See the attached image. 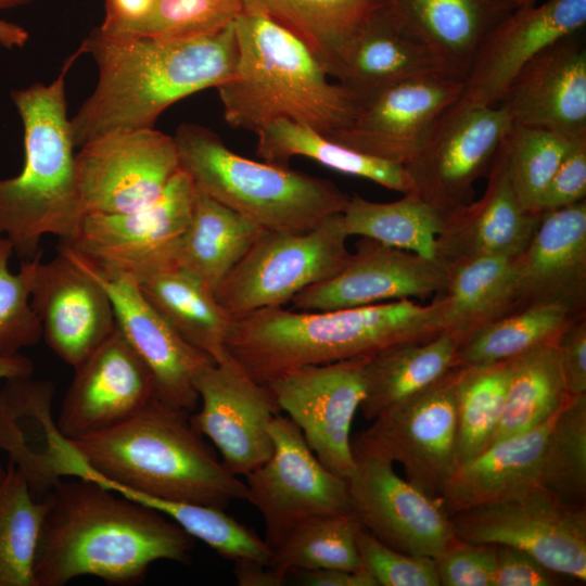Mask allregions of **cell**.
Masks as SVG:
<instances>
[{
  "label": "cell",
  "mask_w": 586,
  "mask_h": 586,
  "mask_svg": "<svg viewBox=\"0 0 586 586\" xmlns=\"http://www.w3.org/2000/svg\"><path fill=\"white\" fill-rule=\"evenodd\" d=\"M43 498L35 586H63L86 575L133 585L152 563H187L193 550L194 538L171 519L93 480H62Z\"/></svg>",
  "instance_id": "obj_1"
},
{
  "label": "cell",
  "mask_w": 586,
  "mask_h": 586,
  "mask_svg": "<svg viewBox=\"0 0 586 586\" xmlns=\"http://www.w3.org/2000/svg\"><path fill=\"white\" fill-rule=\"evenodd\" d=\"M80 47L98 81L71 118L75 148L113 131L153 128L175 102L232 78L238 61L234 23L179 39L109 37L94 28Z\"/></svg>",
  "instance_id": "obj_2"
},
{
  "label": "cell",
  "mask_w": 586,
  "mask_h": 586,
  "mask_svg": "<svg viewBox=\"0 0 586 586\" xmlns=\"http://www.w3.org/2000/svg\"><path fill=\"white\" fill-rule=\"evenodd\" d=\"M445 302L397 300L327 311L264 308L237 319L228 353L258 383L291 370L369 357L403 342H422L444 332Z\"/></svg>",
  "instance_id": "obj_3"
},
{
  "label": "cell",
  "mask_w": 586,
  "mask_h": 586,
  "mask_svg": "<svg viewBox=\"0 0 586 586\" xmlns=\"http://www.w3.org/2000/svg\"><path fill=\"white\" fill-rule=\"evenodd\" d=\"M72 441L92 470L90 480L114 492L224 509L246 500L245 482L218 459L190 412L156 396L124 423Z\"/></svg>",
  "instance_id": "obj_4"
},
{
  "label": "cell",
  "mask_w": 586,
  "mask_h": 586,
  "mask_svg": "<svg viewBox=\"0 0 586 586\" xmlns=\"http://www.w3.org/2000/svg\"><path fill=\"white\" fill-rule=\"evenodd\" d=\"M238 61L232 78L217 88L232 128L257 132L277 119L324 136L347 127L361 101L328 74L296 36L272 20L244 11L234 22Z\"/></svg>",
  "instance_id": "obj_5"
},
{
  "label": "cell",
  "mask_w": 586,
  "mask_h": 586,
  "mask_svg": "<svg viewBox=\"0 0 586 586\" xmlns=\"http://www.w3.org/2000/svg\"><path fill=\"white\" fill-rule=\"evenodd\" d=\"M81 47L49 85L13 90L12 101L24 129V165L0 179V233L23 260L39 251L43 235L71 242L86 215L76 178L75 144L67 114L66 75Z\"/></svg>",
  "instance_id": "obj_6"
},
{
  "label": "cell",
  "mask_w": 586,
  "mask_h": 586,
  "mask_svg": "<svg viewBox=\"0 0 586 586\" xmlns=\"http://www.w3.org/2000/svg\"><path fill=\"white\" fill-rule=\"evenodd\" d=\"M174 139L194 186L264 230L310 231L349 200L328 179L237 154L205 126L181 124Z\"/></svg>",
  "instance_id": "obj_7"
},
{
  "label": "cell",
  "mask_w": 586,
  "mask_h": 586,
  "mask_svg": "<svg viewBox=\"0 0 586 586\" xmlns=\"http://www.w3.org/2000/svg\"><path fill=\"white\" fill-rule=\"evenodd\" d=\"M342 213L301 232L263 230L215 290L218 302L239 319L283 307L307 286L341 270L351 252Z\"/></svg>",
  "instance_id": "obj_8"
},
{
  "label": "cell",
  "mask_w": 586,
  "mask_h": 586,
  "mask_svg": "<svg viewBox=\"0 0 586 586\" xmlns=\"http://www.w3.org/2000/svg\"><path fill=\"white\" fill-rule=\"evenodd\" d=\"M456 539L521 549L550 571L586 581V504L533 488L449 515Z\"/></svg>",
  "instance_id": "obj_9"
},
{
  "label": "cell",
  "mask_w": 586,
  "mask_h": 586,
  "mask_svg": "<svg viewBox=\"0 0 586 586\" xmlns=\"http://www.w3.org/2000/svg\"><path fill=\"white\" fill-rule=\"evenodd\" d=\"M458 367L377 416L352 442L353 455L403 466L412 485L440 501L458 468L456 383Z\"/></svg>",
  "instance_id": "obj_10"
},
{
  "label": "cell",
  "mask_w": 586,
  "mask_h": 586,
  "mask_svg": "<svg viewBox=\"0 0 586 586\" xmlns=\"http://www.w3.org/2000/svg\"><path fill=\"white\" fill-rule=\"evenodd\" d=\"M196 188L179 170L152 203L125 213H87L77 235L67 243L105 275H128L136 281L174 266L187 229Z\"/></svg>",
  "instance_id": "obj_11"
},
{
  "label": "cell",
  "mask_w": 586,
  "mask_h": 586,
  "mask_svg": "<svg viewBox=\"0 0 586 586\" xmlns=\"http://www.w3.org/2000/svg\"><path fill=\"white\" fill-rule=\"evenodd\" d=\"M273 450L246 474V500L260 513L265 542L272 550L300 523L352 512L347 480L327 469L300 428L278 413L269 425Z\"/></svg>",
  "instance_id": "obj_12"
},
{
  "label": "cell",
  "mask_w": 586,
  "mask_h": 586,
  "mask_svg": "<svg viewBox=\"0 0 586 586\" xmlns=\"http://www.w3.org/2000/svg\"><path fill=\"white\" fill-rule=\"evenodd\" d=\"M510 125L498 104L454 103L438 117L419 153L404 166L412 192L444 216L471 202L475 181L488 175Z\"/></svg>",
  "instance_id": "obj_13"
},
{
  "label": "cell",
  "mask_w": 586,
  "mask_h": 586,
  "mask_svg": "<svg viewBox=\"0 0 586 586\" xmlns=\"http://www.w3.org/2000/svg\"><path fill=\"white\" fill-rule=\"evenodd\" d=\"M77 184L87 213H125L154 202L180 170L174 136L153 128L95 138L75 155Z\"/></svg>",
  "instance_id": "obj_14"
},
{
  "label": "cell",
  "mask_w": 586,
  "mask_h": 586,
  "mask_svg": "<svg viewBox=\"0 0 586 586\" xmlns=\"http://www.w3.org/2000/svg\"><path fill=\"white\" fill-rule=\"evenodd\" d=\"M366 359L305 366L266 384L318 460L346 480L355 468L351 426L365 396Z\"/></svg>",
  "instance_id": "obj_15"
},
{
  "label": "cell",
  "mask_w": 586,
  "mask_h": 586,
  "mask_svg": "<svg viewBox=\"0 0 586 586\" xmlns=\"http://www.w3.org/2000/svg\"><path fill=\"white\" fill-rule=\"evenodd\" d=\"M195 387L201 408L190 421L214 444L227 469L245 476L262 466L273 450L270 422L281 413L267 385L229 354L202 369Z\"/></svg>",
  "instance_id": "obj_16"
},
{
  "label": "cell",
  "mask_w": 586,
  "mask_h": 586,
  "mask_svg": "<svg viewBox=\"0 0 586 586\" xmlns=\"http://www.w3.org/2000/svg\"><path fill=\"white\" fill-rule=\"evenodd\" d=\"M30 305L42 339L66 365L82 362L116 329L111 298L65 242L47 263L30 259Z\"/></svg>",
  "instance_id": "obj_17"
},
{
  "label": "cell",
  "mask_w": 586,
  "mask_h": 586,
  "mask_svg": "<svg viewBox=\"0 0 586 586\" xmlns=\"http://www.w3.org/2000/svg\"><path fill=\"white\" fill-rule=\"evenodd\" d=\"M347 480L349 506L380 542L405 553L436 558L456 539L440 501L400 477L393 462L354 455Z\"/></svg>",
  "instance_id": "obj_18"
},
{
  "label": "cell",
  "mask_w": 586,
  "mask_h": 586,
  "mask_svg": "<svg viewBox=\"0 0 586 586\" xmlns=\"http://www.w3.org/2000/svg\"><path fill=\"white\" fill-rule=\"evenodd\" d=\"M463 82L435 74L391 85L361 101L352 123L328 138L405 166L419 153L438 117L458 101Z\"/></svg>",
  "instance_id": "obj_19"
},
{
  "label": "cell",
  "mask_w": 586,
  "mask_h": 586,
  "mask_svg": "<svg viewBox=\"0 0 586 586\" xmlns=\"http://www.w3.org/2000/svg\"><path fill=\"white\" fill-rule=\"evenodd\" d=\"M0 390V449L42 499L65 479L90 480L92 470L52 416L54 385L33 375L4 380Z\"/></svg>",
  "instance_id": "obj_20"
},
{
  "label": "cell",
  "mask_w": 586,
  "mask_h": 586,
  "mask_svg": "<svg viewBox=\"0 0 586 586\" xmlns=\"http://www.w3.org/2000/svg\"><path fill=\"white\" fill-rule=\"evenodd\" d=\"M331 278L311 284L292 300L296 310L327 311L442 293L448 268L435 259L362 238Z\"/></svg>",
  "instance_id": "obj_21"
},
{
  "label": "cell",
  "mask_w": 586,
  "mask_h": 586,
  "mask_svg": "<svg viewBox=\"0 0 586 586\" xmlns=\"http://www.w3.org/2000/svg\"><path fill=\"white\" fill-rule=\"evenodd\" d=\"M74 369L56 418L71 440L124 423L155 396L149 367L117 327Z\"/></svg>",
  "instance_id": "obj_22"
},
{
  "label": "cell",
  "mask_w": 586,
  "mask_h": 586,
  "mask_svg": "<svg viewBox=\"0 0 586 586\" xmlns=\"http://www.w3.org/2000/svg\"><path fill=\"white\" fill-rule=\"evenodd\" d=\"M77 256L107 292L117 328L153 375L155 396L170 407L195 410L200 403L196 377L214 360L170 327L146 301L132 277L105 275Z\"/></svg>",
  "instance_id": "obj_23"
},
{
  "label": "cell",
  "mask_w": 586,
  "mask_h": 586,
  "mask_svg": "<svg viewBox=\"0 0 586 586\" xmlns=\"http://www.w3.org/2000/svg\"><path fill=\"white\" fill-rule=\"evenodd\" d=\"M586 0H547L517 8L481 41L456 102L496 105L519 72L539 52L581 30Z\"/></svg>",
  "instance_id": "obj_24"
},
{
  "label": "cell",
  "mask_w": 586,
  "mask_h": 586,
  "mask_svg": "<svg viewBox=\"0 0 586 586\" xmlns=\"http://www.w3.org/2000/svg\"><path fill=\"white\" fill-rule=\"evenodd\" d=\"M498 105L512 124L586 136V49L576 33L534 56Z\"/></svg>",
  "instance_id": "obj_25"
},
{
  "label": "cell",
  "mask_w": 586,
  "mask_h": 586,
  "mask_svg": "<svg viewBox=\"0 0 586 586\" xmlns=\"http://www.w3.org/2000/svg\"><path fill=\"white\" fill-rule=\"evenodd\" d=\"M487 176V188L480 200L445 216L436 241V259L446 267L477 256L518 257L537 228L542 214L521 204L510 177L504 140Z\"/></svg>",
  "instance_id": "obj_26"
},
{
  "label": "cell",
  "mask_w": 586,
  "mask_h": 586,
  "mask_svg": "<svg viewBox=\"0 0 586 586\" xmlns=\"http://www.w3.org/2000/svg\"><path fill=\"white\" fill-rule=\"evenodd\" d=\"M586 201L542 213L537 228L517 257V309L534 304L585 311Z\"/></svg>",
  "instance_id": "obj_27"
},
{
  "label": "cell",
  "mask_w": 586,
  "mask_h": 586,
  "mask_svg": "<svg viewBox=\"0 0 586 586\" xmlns=\"http://www.w3.org/2000/svg\"><path fill=\"white\" fill-rule=\"evenodd\" d=\"M384 8L463 81L481 41L515 9L510 0H384Z\"/></svg>",
  "instance_id": "obj_28"
},
{
  "label": "cell",
  "mask_w": 586,
  "mask_h": 586,
  "mask_svg": "<svg viewBox=\"0 0 586 586\" xmlns=\"http://www.w3.org/2000/svg\"><path fill=\"white\" fill-rule=\"evenodd\" d=\"M435 74L451 76L443 61L405 33L383 7L348 41L334 78L364 101L396 82Z\"/></svg>",
  "instance_id": "obj_29"
},
{
  "label": "cell",
  "mask_w": 586,
  "mask_h": 586,
  "mask_svg": "<svg viewBox=\"0 0 586 586\" xmlns=\"http://www.w3.org/2000/svg\"><path fill=\"white\" fill-rule=\"evenodd\" d=\"M556 415L535 429L494 443L460 464L440 498L444 511L451 515L540 486L545 447Z\"/></svg>",
  "instance_id": "obj_30"
},
{
  "label": "cell",
  "mask_w": 586,
  "mask_h": 586,
  "mask_svg": "<svg viewBox=\"0 0 586 586\" xmlns=\"http://www.w3.org/2000/svg\"><path fill=\"white\" fill-rule=\"evenodd\" d=\"M137 284L155 310L190 345L214 362L225 359L237 319L214 290L178 266L146 275Z\"/></svg>",
  "instance_id": "obj_31"
},
{
  "label": "cell",
  "mask_w": 586,
  "mask_h": 586,
  "mask_svg": "<svg viewBox=\"0 0 586 586\" xmlns=\"http://www.w3.org/2000/svg\"><path fill=\"white\" fill-rule=\"evenodd\" d=\"M462 342L446 331L422 342H403L367 357L365 396L359 406L367 420L416 395L456 367Z\"/></svg>",
  "instance_id": "obj_32"
},
{
  "label": "cell",
  "mask_w": 586,
  "mask_h": 586,
  "mask_svg": "<svg viewBox=\"0 0 586 586\" xmlns=\"http://www.w3.org/2000/svg\"><path fill=\"white\" fill-rule=\"evenodd\" d=\"M263 230L196 188L191 218L175 252L174 266L215 292Z\"/></svg>",
  "instance_id": "obj_33"
},
{
  "label": "cell",
  "mask_w": 586,
  "mask_h": 586,
  "mask_svg": "<svg viewBox=\"0 0 586 586\" xmlns=\"http://www.w3.org/2000/svg\"><path fill=\"white\" fill-rule=\"evenodd\" d=\"M244 11L264 15L296 36L334 77L356 31L384 0H241Z\"/></svg>",
  "instance_id": "obj_34"
},
{
  "label": "cell",
  "mask_w": 586,
  "mask_h": 586,
  "mask_svg": "<svg viewBox=\"0 0 586 586\" xmlns=\"http://www.w3.org/2000/svg\"><path fill=\"white\" fill-rule=\"evenodd\" d=\"M442 297L446 330L462 337L517 309V257L477 256L451 264Z\"/></svg>",
  "instance_id": "obj_35"
},
{
  "label": "cell",
  "mask_w": 586,
  "mask_h": 586,
  "mask_svg": "<svg viewBox=\"0 0 586 586\" xmlns=\"http://www.w3.org/2000/svg\"><path fill=\"white\" fill-rule=\"evenodd\" d=\"M256 133V152L265 162L285 165L291 157L304 156L335 171L373 181L403 194L413 190L403 165L347 148L307 126L277 119Z\"/></svg>",
  "instance_id": "obj_36"
},
{
  "label": "cell",
  "mask_w": 586,
  "mask_h": 586,
  "mask_svg": "<svg viewBox=\"0 0 586 586\" xmlns=\"http://www.w3.org/2000/svg\"><path fill=\"white\" fill-rule=\"evenodd\" d=\"M557 339L510 359L505 406L486 447L542 425L571 397L561 369Z\"/></svg>",
  "instance_id": "obj_37"
},
{
  "label": "cell",
  "mask_w": 586,
  "mask_h": 586,
  "mask_svg": "<svg viewBox=\"0 0 586 586\" xmlns=\"http://www.w3.org/2000/svg\"><path fill=\"white\" fill-rule=\"evenodd\" d=\"M342 218L348 237L373 239L432 260L445 224V216L413 192L386 203L349 196Z\"/></svg>",
  "instance_id": "obj_38"
},
{
  "label": "cell",
  "mask_w": 586,
  "mask_h": 586,
  "mask_svg": "<svg viewBox=\"0 0 586 586\" xmlns=\"http://www.w3.org/2000/svg\"><path fill=\"white\" fill-rule=\"evenodd\" d=\"M575 316L557 304H534L509 313L475 329L461 342L456 367L512 359L556 340Z\"/></svg>",
  "instance_id": "obj_39"
},
{
  "label": "cell",
  "mask_w": 586,
  "mask_h": 586,
  "mask_svg": "<svg viewBox=\"0 0 586 586\" xmlns=\"http://www.w3.org/2000/svg\"><path fill=\"white\" fill-rule=\"evenodd\" d=\"M46 498H36L10 462L0 480V586H35L34 560Z\"/></svg>",
  "instance_id": "obj_40"
},
{
  "label": "cell",
  "mask_w": 586,
  "mask_h": 586,
  "mask_svg": "<svg viewBox=\"0 0 586 586\" xmlns=\"http://www.w3.org/2000/svg\"><path fill=\"white\" fill-rule=\"evenodd\" d=\"M353 512L308 519L271 550L268 565L290 576L294 571L342 569L360 571Z\"/></svg>",
  "instance_id": "obj_41"
},
{
  "label": "cell",
  "mask_w": 586,
  "mask_h": 586,
  "mask_svg": "<svg viewBox=\"0 0 586 586\" xmlns=\"http://www.w3.org/2000/svg\"><path fill=\"white\" fill-rule=\"evenodd\" d=\"M456 383L458 467L483 451L496 430L510 375V359L458 367Z\"/></svg>",
  "instance_id": "obj_42"
},
{
  "label": "cell",
  "mask_w": 586,
  "mask_h": 586,
  "mask_svg": "<svg viewBox=\"0 0 586 586\" xmlns=\"http://www.w3.org/2000/svg\"><path fill=\"white\" fill-rule=\"evenodd\" d=\"M116 493L162 512L190 536L203 542L233 563H269L271 549L265 539L226 513L224 508L152 498L126 491Z\"/></svg>",
  "instance_id": "obj_43"
},
{
  "label": "cell",
  "mask_w": 586,
  "mask_h": 586,
  "mask_svg": "<svg viewBox=\"0 0 586 586\" xmlns=\"http://www.w3.org/2000/svg\"><path fill=\"white\" fill-rule=\"evenodd\" d=\"M540 486L566 501L586 504V394L570 397L556 415Z\"/></svg>",
  "instance_id": "obj_44"
},
{
  "label": "cell",
  "mask_w": 586,
  "mask_h": 586,
  "mask_svg": "<svg viewBox=\"0 0 586 586\" xmlns=\"http://www.w3.org/2000/svg\"><path fill=\"white\" fill-rule=\"evenodd\" d=\"M582 137L511 123L504 142L510 177L524 208L537 213L544 190L575 141Z\"/></svg>",
  "instance_id": "obj_45"
},
{
  "label": "cell",
  "mask_w": 586,
  "mask_h": 586,
  "mask_svg": "<svg viewBox=\"0 0 586 586\" xmlns=\"http://www.w3.org/2000/svg\"><path fill=\"white\" fill-rule=\"evenodd\" d=\"M14 254L10 241L0 233V356H13L42 339L41 323L30 305V259L17 273L9 269Z\"/></svg>",
  "instance_id": "obj_46"
},
{
  "label": "cell",
  "mask_w": 586,
  "mask_h": 586,
  "mask_svg": "<svg viewBox=\"0 0 586 586\" xmlns=\"http://www.w3.org/2000/svg\"><path fill=\"white\" fill-rule=\"evenodd\" d=\"M243 12L241 0H156L139 36L179 39L213 35Z\"/></svg>",
  "instance_id": "obj_47"
},
{
  "label": "cell",
  "mask_w": 586,
  "mask_h": 586,
  "mask_svg": "<svg viewBox=\"0 0 586 586\" xmlns=\"http://www.w3.org/2000/svg\"><path fill=\"white\" fill-rule=\"evenodd\" d=\"M356 544L361 569L378 586H441L434 558L388 547L361 524Z\"/></svg>",
  "instance_id": "obj_48"
},
{
  "label": "cell",
  "mask_w": 586,
  "mask_h": 586,
  "mask_svg": "<svg viewBox=\"0 0 586 586\" xmlns=\"http://www.w3.org/2000/svg\"><path fill=\"white\" fill-rule=\"evenodd\" d=\"M434 560L440 585L493 586L496 545L455 539Z\"/></svg>",
  "instance_id": "obj_49"
},
{
  "label": "cell",
  "mask_w": 586,
  "mask_h": 586,
  "mask_svg": "<svg viewBox=\"0 0 586 586\" xmlns=\"http://www.w3.org/2000/svg\"><path fill=\"white\" fill-rule=\"evenodd\" d=\"M586 137L575 141L544 190L536 212L542 214L585 200Z\"/></svg>",
  "instance_id": "obj_50"
},
{
  "label": "cell",
  "mask_w": 586,
  "mask_h": 586,
  "mask_svg": "<svg viewBox=\"0 0 586 586\" xmlns=\"http://www.w3.org/2000/svg\"><path fill=\"white\" fill-rule=\"evenodd\" d=\"M556 574L521 549L496 545L493 586H551L558 584Z\"/></svg>",
  "instance_id": "obj_51"
},
{
  "label": "cell",
  "mask_w": 586,
  "mask_h": 586,
  "mask_svg": "<svg viewBox=\"0 0 586 586\" xmlns=\"http://www.w3.org/2000/svg\"><path fill=\"white\" fill-rule=\"evenodd\" d=\"M560 364L571 397L586 394V318L576 315L557 339Z\"/></svg>",
  "instance_id": "obj_52"
},
{
  "label": "cell",
  "mask_w": 586,
  "mask_h": 586,
  "mask_svg": "<svg viewBox=\"0 0 586 586\" xmlns=\"http://www.w3.org/2000/svg\"><path fill=\"white\" fill-rule=\"evenodd\" d=\"M156 0H104V17L98 27L109 37L139 36Z\"/></svg>",
  "instance_id": "obj_53"
},
{
  "label": "cell",
  "mask_w": 586,
  "mask_h": 586,
  "mask_svg": "<svg viewBox=\"0 0 586 586\" xmlns=\"http://www.w3.org/2000/svg\"><path fill=\"white\" fill-rule=\"evenodd\" d=\"M292 573L296 574L301 584L307 586H378L372 576L364 570L317 569Z\"/></svg>",
  "instance_id": "obj_54"
},
{
  "label": "cell",
  "mask_w": 586,
  "mask_h": 586,
  "mask_svg": "<svg viewBox=\"0 0 586 586\" xmlns=\"http://www.w3.org/2000/svg\"><path fill=\"white\" fill-rule=\"evenodd\" d=\"M233 573L240 586H282L289 577L268 564L255 561L235 562Z\"/></svg>",
  "instance_id": "obj_55"
},
{
  "label": "cell",
  "mask_w": 586,
  "mask_h": 586,
  "mask_svg": "<svg viewBox=\"0 0 586 586\" xmlns=\"http://www.w3.org/2000/svg\"><path fill=\"white\" fill-rule=\"evenodd\" d=\"M33 361L20 354L13 356H0V380H7L17 377L33 375ZM5 473V468L0 464V480Z\"/></svg>",
  "instance_id": "obj_56"
},
{
  "label": "cell",
  "mask_w": 586,
  "mask_h": 586,
  "mask_svg": "<svg viewBox=\"0 0 586 586\" xmlns=\"http://www.w3.org/2000/svg\"><path fill=\"white\" fill-rule=\"evenodd\" d=\"M28 40V33L21 26L0 20V44L4 48H22Z\"/></svg>",
  "instance_id": "obj_57"
},
{
  "label": "cell",
  "mask_w": 586,
  "mask_h": 586,
  "mask_svg": "<svg viewBox=\"0 0 586 586\" xmlns=\"http://www.w3.org/2000/svg\"><path fill=\"white\" fill-rule=\"evenodd\" d=\"M33 1L34 0H0V11L23 7Z\"/></svg>",
  "instance_id": "obj_58"
},
{
  "label": "cell",
  "mask_w": 586,
  "mask_h": 586,
  "mask_svg": "<svg viewBox=\"0 0 586 586\" xmlns=\"http://www.w3.org/2000/svg\"><path fill=\"white\" fill-rule=\"evenodd\" d=\"M515 9L517 8H526L536 4L537 0H510Z\"/></svg>",
  "instance_id": "obj_59"
}]
</instances>
